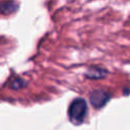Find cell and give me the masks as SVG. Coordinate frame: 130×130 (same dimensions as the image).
<instances>
[{
  "mask_svg": "<svg viewBox=\"0 0 130 130\" xmlns=\"http://www.w3.org/2000/svg\"><path fill=\"white\" fill-rule=\"evenodd\" d=\"M86 114H87V105L83 99L77 98L71 102L68 109V115L70 121L73 124L78 125L82 123Z\"/></svg>",
  "mask_w": 130,
  "mask_h": 130,
  "instance_id": "1",
  "label": "cell"
},
{
  "mask_svg": "<svg viewBox=\"0 0 130 130\" xmlns=\"http://www.w3.org/2000/svg\"><path fill=\"white\" fill-rule=\"evenodd\" d=\"M106 74H107V71L105 69H102V68H91L86 72V76L87 77L94 78V79L105 77Z\"/></svg>",
  "mask_w": 130,
  "mask_h": 130,
  "instance_id": "3",
  "label": "cell"
},
{
  "mask_svg": "<svg viewBox=\"0 0 130 130\" xmlns=\"http://www.w3.org/2000/svg\"><path fill=\"white\" fill-rule=\"evenodd\" d=\"M109 99H110L109 93L105 90H102V89H95V90L91 91L90 95H89V100H90L91 105L98 109L104 107L106 105V103L109 101Z\"/></svg>",
  "mask_w": 130,
  "mask_h": 130,
  "instance_id": "2",
  "label": "cell"
},
{
  "mask_svg": "<svg viewBox=\"0 0 130 130\" xmlns=\"http://www.w3.org/2000/svg\"><path fill=\"white\" fill-rule=\"evenodd\" d=\"M23 85H24V80H22V79H20V78H17V79H15V80H13V81L11 82L10 87H12V88H14V89H18V88L22 87Z\"/></svg>",
  "mask_w": 130,
  "mask_h": 130,
  "instance_id": "5",
  "label": "cell"
},
{
  "mask_svg": "<svg viewBox=\"0 0 130 130\" xmlns=\"http://www.w3.org/2000/svg\"><path fill=\"white\" fill-rule=\"evenodd\" d=\"M17 9V5L13 1H3L1 5V11L3 14L11 13Z\"/></svg>",
  "mask_w": 130,
  "mask_h": 130,
  "instance_id": "4",
  "label": "cell"
}]
</instances>
